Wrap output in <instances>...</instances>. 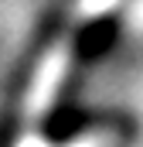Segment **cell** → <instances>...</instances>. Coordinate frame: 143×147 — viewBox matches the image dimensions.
Returning a JSON list of instances; mask_svg holds the SVG:
<instances>
[{
    "mask_svg": "<svg viewBox=\"0 0 143 147\" xmlns=\"http://www.w3.org/2000/svg\"><path fill=\"white\" fill-rule=\"evenodd\" d=\"M109 3H112V0H85L82 7H85V10H102V7H109Z\"/></svg>",
    "mask_w": 143,
    "mask_h": 147,
    "instance_id": "1",
    "label": "cell"
},
{
    "mask_svg": "<svg viewBox=\"0 0 143 147\" xmlns=\"http://www.w3.org/2000/svg\"><path fill=\"white\" fill-rule=\"evenodd\" d=\"M21 147H41V144H34V140H27V144H21Z\"/></svg>",
    "mask_w": 143,
    "mask_h": 147,
    "instance_id": "2",
    "label": "cell"
}]
</instances>
